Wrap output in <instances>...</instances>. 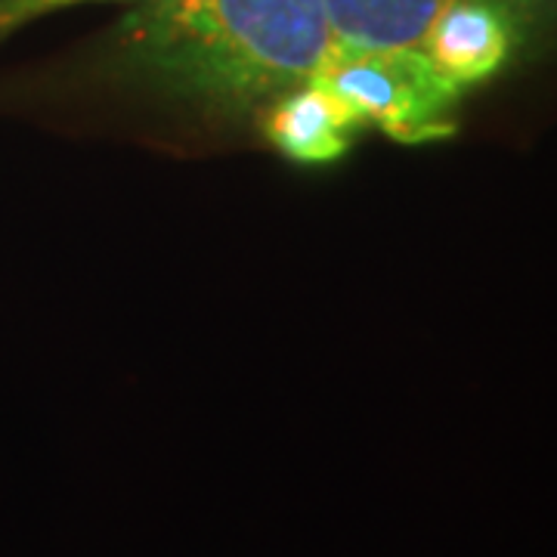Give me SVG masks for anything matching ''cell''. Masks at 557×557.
<instances>
[{
	"instance_id": "obj_1",
	"label": "cell",
	"mask_w": 557,
	"mask_h": 557,
	"mask_svg": "<svg viewBox=\"0 0 557 557\" xmlns=\"http://www.w3.org/2000/svg\"><path fill=\"white\" fill-rule=\"evenodd\" d=\"M357 53L325 0H139L115 32L131 78L223 112L267 109L300 87L338 90Z\"/></svg>"
},
{
	"instance_id": "obj_2",
	"label": "cell",
	"mask_w": 557,
	"mask_h": 557,
	"mask_svg": "<svg viewBox=\"0 0 557 557\" xmlns=\"http://www.w3.org/2000/svg\"><path fill=\"white\" fill-rule=\"evenodd\" d=\"M468 3L511 7L536 22L552 0H325L341 38L375 53L418 57L443 16Z\"/></svg>"
},
{
	"instance_id": "obj_4",
	"label": "cell",
	"mask_w": 557,
	"mask_h": 557,
	"mask_svg": "<svg viewBox=\"0 0 557 557\" xmlns=\"http://www.w3.org/2000/svg\"><path fill=\"white\" fill-rule=\"evenodd\" d=\"M75 3H102V0H0V35L20 28L25 22L38 20L44 13L65 10ZM127 3H139V0H127Z\"/></svg>"
},
{
	"instance_id": "obj_3",
	"label": "cell",
	"mask_w": 557,
	"mask_h": 557,
	"mask_svg": "<svg viewBox=\"0 0 557 557\" xmlns=\"http://www.w3.org/2000/svg\"><path fill=\"white\" fill-rule=\"evenodd\" d=\"M359 131H366L362 119L329 87H300L263 109V134L304 164L341 159Z\"/></svg>"
}]
</instances>
